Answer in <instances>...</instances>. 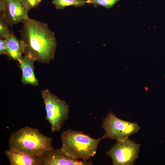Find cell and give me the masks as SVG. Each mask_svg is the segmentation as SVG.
<instances>
[{"mask_svg":"<svg viewBox=\"0 0 165 165\" xmlns=\"http://www.w3.org/2000/svg\"><path fill=\"white\" fill-rule=\"evenodd\" d=\"M5 152L10 165H40L38 156L10 149Z\"/></svg>","mask_w":165,"mask_h":165,"instance_id":"11","label":"cell"},{"mask_svg":"<svg viewBox=\"0 0 165 165\" xmlns=\"http://www.w3.org/2000/svg\"><path fill=\"white\" fill-rule=\"evenodd\" d=\"M40 165H90L91 161L74 160L61 148L46 151L38 156Z\"/></svg>","mask_w":165,"mask_h":165,"instance_id":"7","label":"cell"},{"mask_svg":"<svg viewBox=\"0 0 165 165\" xmlns=\"http://www.w3.org/2000/svg\"><path fill=\"white\" fill-rule=\"evenodd\" d=\"M23 4L28 13L32 9L37 7L42 0H21Z\"/></svg>","mask_w":165,"mask_h":165,"instance_id":"15","label":"cell"},{"mask_svg":"<svg viewBox=\"0 0 165 165\" xmlns=\"http://www.w3.org/2000/svg\"><path fill=\"white\" fill-rule=\"evenodd\" d=\"M6 44L5 39H2L1 38L0 40V55L3 54V51Z\"/></svg>","mask_w":165,"mask_h":165,"instance_id":"16","label":"cell"},{"mask_svg":"<svg viewBox=\"0 0 165 165\" xmlns=\"http://www.w3.org/2000/svg\"><path fill=\"white\" fill-rule=\"evenodd\" d=\"M105 138L104 135L94 139L82 131L69 129L61 134V148L74 160L87 161L95 155L100 141Z\"/></svg>","mask_w":165,"mask_h":165,"instance_id":"3","label":"cell"},{"mask_svg":"<svg viewBox=\"0 0 165 165\" xmlns=\"http://www.w3.org/2000/svg\"><path fill=\"white\" fill-rule=\"evenodd\" d=\"M120 0H88V3L93 4L94 6L99 5L107 9L112 8Z\"/></svg>","mask_w":165,"mask_h":165,"instance_id":"14","label":"cell"},{"mask_svg":"<svg viewBox=\"0 0 165 165\" xmlns=\"http://www.w3.org/2000/svg\"><path fill=\"white\" fill-rule=\"evenodd\" d=\"M8 22L4 17L2 13L0 15V37L1 38L5 39L11 33L9 28Z\"/></svg>","mask_w":165,"mask_h":165,"instance_id":"13","label":"cell"},{"mask_svg":"<svg viewBox=\"0 0 165 165\" xmlns=\"http://www.w3.org/2000/svg\"><path fill=\"white\" fill-rule=\"evenodd\" d=\"M41 94L46 112V119L51 126V132H58L69 118V106L47 89L42 90Z\"/></svg>","mask_w":165,"mask_h":165,"instance_id":"4","label":"cell"},{"mask_svg":"<svg viewBox=\"0 0 165 165\" xmlns=\"http://www.w3.org/2000/svg\"></svg>","mask_w":165,"mask_h":165,"instance_id":"18","label":"cell"},{"mask_svg":"<svg viewBox=\"0 0 165 165\" xmlns=\"http://www.w3.org/2000/svg\"><path fill=\"white\" fill-rule=\"evenodd\" d=\"M101 126L105 131V138L117 141L127 139L140 129L137 123L120 119L110 111L103 119Z\"/></svg>","mask_w":165,"mask_h":165,"instance_id":"5","label":"cell"},{"mask_svg":"<svg viewBox=\"0 0 165 165\" xmlns=\"http://www.w3.org/2000/svg\"><path fill=\"white\" fill-rule=\"evenodd\" d=\"M140 146L128 138L117 141L106 153L113 165H133L138 157Z\"/></svg>","mask_w":165,"mask_h":165,"instance_id":"6","label":"cell"},{"mask_svg":"<svg viewBox=\"0 0 165 165\" xmlns=\"http://www.w3.org/2000/svg\"><path fill=\"white\" fill-rule=\"evenodd\" d=\"M52 3L57 9H63L65 7L74 6L76 7L84 6L88 3L87 0H53Z\"/></svg>","mask_w":165,"mask_h":165,"instance_id":"12","label":"cell"},{"mask_svg":"<svg viewBox=\"0 0 165 165\" xmlns=\"http://www.w3.org/2000/svg\"><path fill=\"white\" fill-rule=\"evenodd\" d=\"M5 39L6 44L3 54L15 60L24 53L25 47L24 42L21 40H18L13 32L11 31Z\"/></svg>","mask_w":165,"mask_h":165,"instance_id":"10","label":"cell"},{"mask_svg":"<svg viewBox=\"0 0 165 165\" xmlns=\"http://www.w3.org/2000/svg\"><path fill=\"white\" fill-rule=\"evenodd\" d=\"M17 60L20 64L22 71L21 82L24 85L29 84L33 86L38 85V81L35 77L34 72V63L35 61L26 55L20 56Z\"/></svg>","mask_w":165,"mask_h":165,"instance_id":"9","label":"cell"},{"mask_svg":"<svg viewBox=\"0 0 165 165\" xmlns=\"http://www.w3.org/2000/svg\"><path fill=\"white\" fill-rule=\"evenodd\" d=\"M5 7V0H0V13L4 11Z\"/></svg>","mask_w":165,"mask_h":165,"instance_id":"17","label":"cell"},{"mask_svg":"<svg viewBox=\"0 0 165 165\" xmlns=\"http://www.w3.org/2000/svg\"><path fill=\"white\" fill-rule=\"evenodd\" d=\"M2 13L11 27L29 18L21 0H6L5 9Z\"/></svg>","mask_w":165,"mask_h":165,"instance_id":"8","label":"cell"},{"mask_svg":"<svg viewBox=\"0 0 165 165\" xmlns=\"http://www.w3.org/2000/svg\"><path fill=\"white\" fill-rule=\"evenodd\" d=\"M20 31L25 55L35 61L49 63L54 57L57 43L55 34L47 24L29 18Z\"/></svg>","mask_w":165,"mask_h":165,"instance_id":"1","label":"cell"},{"mask_svg":"<svg viewBox=\"0 0 165 165\" xmlns=\"http://www.w3.org/2000/svg\"><path fill=\"white\" fill-rule=\"evenodd\" d=\"M53 139L38 129L25 127L14 131L8 140L9 149L39 156L45 151L54 148Z\"/></svg>","mask_w":165,"mask_h":165,"instance_id":"2","label":"cell"}]
</instances>
